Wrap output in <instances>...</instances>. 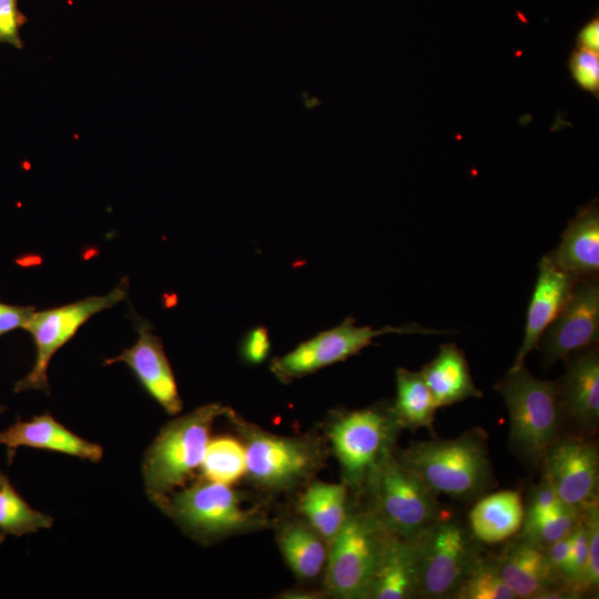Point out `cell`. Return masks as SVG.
<instances>
[{
    "instance_id": "8",
    "label": "cell",
    "mask_w": 599,
    "mask_h": 599,
    "mask_svg": "<svg viewBox=\"0 0 599 599\" xmlns=\"http://www.w3.org/2000/svg\"><path fill=\"white\" fill-rule=\"evenodd\" d=\"M390 537L357 498L351 496L344 525L328 544L322 578L326 597L367 599L372 580Z\"/></svg>"
},
{
    "instance_id": "16",
    "label": "cell",
    "mask_w": 599,
    "mask_h": 599,
    "mask_svg": "<svg viewBox=\"0 0 599 599\" xmlns=\"http://www.w3.org/2000/svg\"><path fill=\"white\" fill-rule=\"evenodd\" d=\"M509 540L495 559L502 580L516 599H549L552 591L566 588L545 548L519 534Z\"/></svg>"
},
{
    "instance_id": "39",
    "label": "cell",
    "mask_w": 599,
    "mask_h": 599,
    "mask_svg": "<svg viewBox=\"0 0 599 599\" xmlns=\"http://www.w3.org/2000/svg\"><path fill=\"white\" fill-rule=\"evenodd\" d=\"M6 408L0 404V414Z\"/></svg>"
},
{
    "instance_id": "33",
    "label": "cell",
    "mask_w": 599,
    "mask_h": 599,
    "mask_svg": "<svg viewBox=\"0 0 599 599\" xmlns=\"http://www.w3.org/2000/svg\"><path fill=\"white\" fill-rule=\"evenodd\" d=\"M21 24L22 16L18 11L17 0H0V42L20 48Z\"/></svg>"
},
{
    "instance_id": "3",
    "label": "cell",
    "mask_w": 599,
    "mask_h": 599,
    "mask_svg": "<svg viewBox=\"0 0 599 599\" xmlns=\"http://www.w3.org/2000/svg\"><path fill=\"white\" fill-rule=\"evenodd\" d=\"M159 508L202 544L255 532L273 524L263 506L250 504L232 485L204 478L171 493Z\"/></svg>"
},
{
    "instance_id": "27",
    "label": "cell",
    "mask_w": 599,
    "mask_h": 599,
    "mask_svg": "<svg viewBox=\"0 0 599 599\" xmlns=\"http://www.w3.org/2000/svg\"><path fill=\"white\" fill-rule=\"evenodd\" d=\"M202 478L232 485L245 477V449L240 438L220 436L210 439L201 464Z\"/></svg>"
},
{
    "instance_id": "4",
    "label": "cell",
    "mask_w": 599,
    "mask_h": 599,
    "mask_svg": "<svg viewBox=\"0 0 599 599\" xmlns=\"http://www.w3.org/2000/svg\"><path fill=\"white\" fill-rule=\"evenodd\" d=\"M230 410L220 403L206 404L161 428L142 463L145 491L154 505L160 507L201 467L215 420Z\"/></svg>"
},
{
    "instance_id": "12",
    "label": "cell",
    "mask_w": 599,
    "mask_h": 599,
    "mask_svg": "<svg viewBox=\"0 0 599 599\" xmlns=\"http://www.w3.org/2000/svg\"><path fill=\"white\" fill-rule=\"evenodd\" d=\"M539 470L565 506L585 511L599 502V450L593 436L564 433L546 451Z\"/></svg>"
},
{
    "instance_id": "14",
    "label": "cell",
    "mask_w": 599,
    "mask_h": 599,
    "mask_svg": "<svg viewBox=\"0 0 599 599\" xmlns=\"http://www.w3.org/2000/svg\"><path fill=\"white\" fill-rule=\"evenodd\" d=\"M557 380L564 433L595 436L599 426L598 346L570 354Z\"/></svg>"
},
{
    "instance_id": "29",
    "label": "cell",
    "mask_w": 599,
    "mask_h": 599,
    "mask_svg": "<svg viewBox=\"0 0 599 599\" xmlns=\"http://www.w3.org/2000/svg\"><path fill=\"white\" fill-rule=\"evenodd\" d=\"M585 511L561 506L537 519L524 521L518 534L538 546L546 548L552 542L568 536L578 525Z\"/></svg>"
},
{
    "instance_id": "26",
    "label": "cell",
    "mask_w": 599,
    "mask_h": 599,
    "mask_svg": "<svg viewBox=\"0 0 599 599\" xmlns=\"http://www.w3.org/2000/svg\"><path fill=\"white\" fill-rule=\"evenodd\" d=\"M52 525V517L28 505L8 476L0 473V540L7 535L22 536Z\"/></svg>"
},
{
    "instance_id": "5",
    "label": "cell",
    "mask_w": 599,
    "mask_h": 599,
    "mask_svg": "<svg viewBox=\"0 0 599 599\" xmlns=\"http://www.w3.org/2000/svg\"><path fill=\"white\" fill-rule=\"evenodd\" d=\"M509 414V448L528 468L539 470L551 444L564 434L557 380L531 375L525 365L495 385Z\"/></svg>"
},
{
    "instance_id": "18",
    "label": "cell",
    "mask_w": 599,
    "mask_h": 599,
    "mask_svg": "<svg viewBox=\"0 0 599 599\" xmlns=\"http://www.w3.org/2000/svg\"><path fill=\"white\" fill-rule=\"evenodd\" d=\"M0 445L8 448L9 464L12 463L20 446L47 449L94 463L103 456V448L100 445L72 433L50 413L34 416L30 420L18 418L9 428L0 432Z\"/></svg>"
},
{
    "instance_id": "1",
    "label": "cell",
    "mask_w": 599,
    "mask_h": 599,
    "mask_svg": "<svg viewBox=\"0 0 599 599\" xmlns=\"http://www.w3.org/2000/svg\"><path fill=\"white\" fill-rule=\"evenodd\" d=\"M396 453L437 496L474 501L495 486L488 434L481 427L450 439L415 441Z\"/></svg>"
},
{
    "instance_id": "11",
    "label": "cell",
    "mask_w": 599,
    "mask_h": 599,
    "mask_svg": "<svg viewBox=\"0 0 599 599\" xmlns=\"http://www.w3.org/2000/svg\"><path fill=\"white\" fill-rule=\"evenodd\" d=\"M388 333L443 334L445 332L425 328L418 324L374 329L369 326H357L353 318H347L342 324L298 344L285 355L274 358L270 368L281 382L290 383L347 359L369 346L376 337Z\"/></svg>"
},
{
    "instance_id": "9",
    "label": "cell",
    "mask_w": 599,
    "mask_h": 599,
    "mask_svg": "<svg viewBox=\"0 0 599 599\" xmlns=\"http://www.w3.org/2000/svg\"><path fill=\"white\" fill-rule=\"evenodd\" d=\"M414 544L418 598L424 599H453L484 555L468 525L445 510Z\"/></svg>"
},
{
    "instance_id": "13",
    "label": "cell",
    "mask_w": 599,
    "mask_h": 599,
    "mask_svg": "<svg viewBox=\"0 0 599 599\" xmlns=\"http://www.w3.org/2000/svg\"><path fill=\"white\" fill-rule=\"evenodd\" d=\"M598 339V276L578 278L569 298L539 342L542 364L550 367L572 353L597 346Z\"/></svg>"
},
{
    "instance_id": "15",
    "label": "cell",
    "mask_w": 599,
    "mask_h": 599,
    "mask_svg": "<svg viewBox=\"0 0 599 599\" xmlns=\"http://www.w3.org/2000/svg\"><path fill=\"white\" fill-rule=\"evenodd\" d=\"M139 337L133 346L109 358L105 365L126 364L146 393L171 416L177 415L183 403L176 380L165 355L161 338L154 335L145 322L136 325Z\"/></svg>"
},
{
    "instance_id": "35",
    "label": "cell",
    "mask_w": 599,
    "mask_h": 599,
    "mask_svg": "<svg viewBox=\"0 0 599 599\" xmlns=\"http://www.w3.org/2000/svg\"><path fill=\"white\" fill-rule=\"evenodd\" d=\"M34 307L9 305L0 302V337L13 329L28 326Z\"/></svg>"
},
{
    "instance_id": "34",
    "label": "cell",
    "mask_w": 599,
    "mask_h": 599,
    "mask_svg": "<svg viewBox=\"0 0 599 599\" xmlns=\"http://www.w3.org/2000/svg\"><path fill=\"white\" fill-rule=\"evenodd\" d=\"M271 349L267 331L264 327L252 329L241 345V356L246 364L257 365L265 361Z\"/></svg>"
},
{
    "instance_id": "2",
    "label": "cell",
    "mask_w": 599,
    "mask_h": 599,
    "mask_svg": "<svg viewBox=\"0 0 599 599\" xmlns=\"http://www.w3.org/2000/svg\"><path fill=\"white\" fill-rule=\"evenodd\" d=\"M246 457L245 477L264 493L292 491L308 484L324 466L327 447L316 436H280L226 414Z\"/></svg>"
},
{
    "instance_id": "24",
    "label": "cell",
    "mask_w": 599,
    "mask_h": 599,
    "mask_svg": "<svg viewBox=\"0 0 599 599\" xmlns=\"http://www.w3.org/2000/svg\"><path fill=\"white\" fill-rule=\"evenodd\" d=\"M305 486L297 499V514L329 544L347 517L349 490L343 483L311 480Z\"/></svg>"
},
{
    "instance_id": "31",
    "label": "cell",
    "mask_w": 599,
    "mask_h": 599,
    "mask_svg": "<svg viewBox=\"0 0 599 599\" xmlns=\"http://www.w3.org/2000/svg\"><path fill=\"white\" fill-rule=\"evenodd\" d=\"M573 81L596 98L599 93V55L598 53L575 48L568 62Z\"/></svg>"
},
{
    "instance_id": "25",
    "label": "cell",
    "mask_w": 599,
    "mask_h": 599,
    "mask_svg": "<svg viewBox=\"0 0 599 599\" xmlns=\"http://www.w3.org/2000/svg\"><path fill=\"white\" fill-rule=\"evenodd\" d=\"M394 412L404 429L420 428L434 434L438 406L419 372L399 367L396 370V397Z\"/></svg>"
},
{
    "instance_id": "37",
    "label": "cell",
    "mask_w": 599,
    "mask_h": 599,
    "mask_svg": "<svg viewBox=\"0 0 599 599\" xmlns=\"http://www.w3.org/2000/svg\"><path fill=\"white\" fill-rule=\"evenodd\" d=\"M576 48L585 49L595 53L599 52V19L591 18L582 26L576 37Z\"/></svg>"
},
{
    "instance_id": "22",
    "label": "cell",
    "mask_w": 599,
    "mask_h": 599,
    "mask_svg": "<svg viewBox=\"0 0 599 599\" xmlns=\"http://www.w3.org/2000/svg\"><path fill=\"white\" fill-rule=\"evenodd\" d=\"M419 373L438 408L483 396L473 380L464 352L455 344H443Z\"/></svg>"
},
{
    "instance_id": "38",
    "label": "cell",
    "mask_w": 599,
    "mask_h": 599,
    "mask_svg": "<svg viewBox=\"0 0 599 599\" xmlns=\"http://www.w3.org/2000/svg\"><path fill=\"white\" fill-rule=\"evenodd\" d=\"M326 597L323 590H306V589H293L286 590L281 593L280 598L287 599H318Z\"/></svg>"
},
{
    "instance_id": "6",
    "label": "cell",
    "mask_w": 599,
    "mask_h": 599,
    "mask_svg": "<svg viewBox=\"0 0 599 599\" xmlns=\"http://www.w3.org/2000/svg\"><path fill=\"white\" fill-rule=\"evenodd\" d=\"M403 429L392 402L336 412L329 418L327 443L352 497L363 493L375 468L397 448Z\"/></svg>"
},
{
    "instance_id": "21",
    "label": "cell",
    "mask_w": 599,
    "mask_h": 599,
    "mask_svg": "<svg viewBox=\"0 0 599 599\" xmlns=\"http://www.w3.org/2000/svg\"><path fill=\"white\" fill-rule=\"evenodd\" d=\"M468 512V527L480 544L495 545L516 536L525 518L519 490L485 494Z\"/></svg>"
},
{
    "instance_id": "32",
    "label": "cell",
    "mask_w": 599,
    "mask_h": 599,
    "mask_svg": "<svg viewBox=\"0 0 599 599\" xmlns=\"http://www.w3.org/2000/svg\"><path fill=\"white\" fill-rule=\"evenodd\" d=\"M561 506L565 505L560 501L555 489L541 477V480L537 485H534L528 494L524 521L537 519Z\"/></svg>"
},
{
    "instance_id": "20",
    "label": "cell",
    "mask_w": 599,
    "mask_h": 599,
    "mask_svg": "<svg viewBox=\"0 0 599 599\" xmlns=\"http://www.w3.org/2000/svg\"><path fill=\"white\" fill-rule=\"evenodd\" d=\"M280 551L293 575L303 582L323 578L328 542L300 515L273 524Z\"/></svg>"
},
{
    "instance_id": "7",
    "label": "cell",
    "mask_w": 599,
    "mask_h": 599,
    "mask_svg": "<svg viewBox=\"0 0 599 599\" xmlns=\"http://www.w3.org/2000/svg\"><path fill=\"white\" fill-rule=\"evenodd\" d=\"M396 449L375 468L363 493L353 498L359 499L388 534L413 541L443 509L437 495L402 461Z\"/></svg>"
},
{
    "instance_id": "36",
    "label": "cell",
    "mask_w": 599,
    "mask_h": 599,
    "mask_svg": "<svg viewBox=\"0 0 599 599\" xmlns=\"http://www.w3.org/2000/svg\"><path fill=\"white\" fill-rule=\"evenodd\" d=\"M571 532L568 536L552 542L551 545L545 548L547 558L550 565L552 566V568L556 570V572L560 577V579H561V572L565 569L568 558H569V552H570V547H571Z\"/></svg>"
},
{
    "instance_id": "10",
    "label": "cell",
    "mask_w": 599,
    "mask_h": 599,
    "mask_svg": "<svg viewBox=\"0 0 599 599\" xmlns=\"http://www.w3.org/2000/svg\"><path fill=\"white\" fill-rule=\"evenodd\" d=\"M129 278L125 276L110 293L89 296L62 306L34 311L26 331L35 345V361L32 369L14 384V392L43 390L50 394L48 367L53 355L67 344L89 318L108 309L128 296Z\"/></svg>"
},
{
    "instance_id": "17",
    "label": "cell",
    "mask_w": 599,
    "mask_h": 599,
    "mask_svg": "<svg viewBox=\"0 0 599 599\" xmlns=\"http://www.w3.org/2000/svg\"><path fill=\"white\" fill-rule=\"evenodd\" d=\"M577 280L560 268L549 254L540 260L538 277L527 309L524 339L509 369L525 365L527 355L538 348L545 331L569 298Z\"/></svg>"
},
{
    "instance_id": "19",
    "label": "cell",
    "mask_w": 599,
    "mask_h": 599,
    "mask_svg": "<svg viewBox=\"0 0 599 599\" xmlns=\"http://www.w3.org/2000/svg\"><path fill=\"white\" fill-rule=\"evenodd\" d=\"M549 255L560 268L577 278L598 276L599 209L597 200L578 210L564 231L557 250Z\"/></svg>"
},
{
    "instance_id": "30",
    "label": "cell",
    "mask_w": 599,
    "mask_h": 599,
    "mask_svg": "<svg viewBox=\"0 0 599 599\" xmlns=\"http://www.w3.org/2000/svg\"><path fill=\"white\" fill-rule=\"evenodd\" d=\"M588 530V556L578 593L580 597L597 595L599 588V502L585 512Z\"/></svg>"
},
{
    "instance_id": "28",
    "label": "cell",
    "mask_w": 599,
    "mask_h": 599,
    "mask_svg": "<svg viewBox=\"0 0 599 599\" xmlns=\"http://www.w3.org/2000/svg\"><path fill=\"white\" fill-rule=\"evenodd\" d=\"M453 599H516V596L502 580L495 557L483 555Z\"/></svg>"
},
{
    "instance_id": "23",
    "label": "cell",
    "mask_w": 599,
    "mask_h": 599,
    "mask_svg": "<svg viewBox=\"0 0 599 599\" xmlns=\"http://www.w3.org/2000/svg\"><path fill=\"white\" fill-rule=\"evenodd\" d=\"M418 598L414 540L390 535L370 583L367 599Z\"/></svg>"
}]
</instances>
